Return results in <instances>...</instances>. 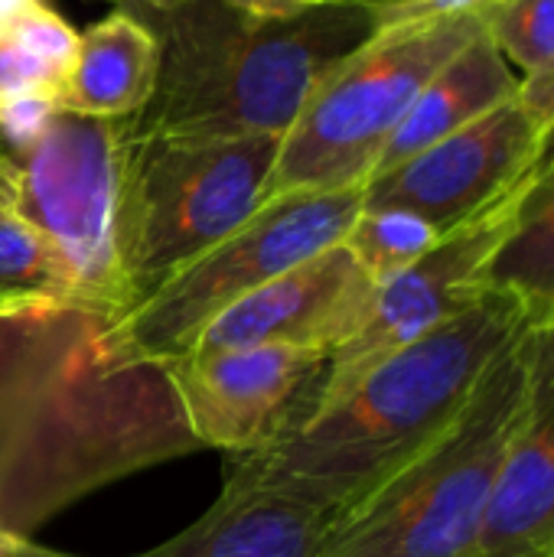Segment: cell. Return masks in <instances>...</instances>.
Masks as SVG:
<instances>
[{"instance_id": "6da1fadb", "label": "cell", "mask_w": 554, "mask_h": 557, "mask_svg": "<svg viewBox=\"0 0 554 557\" xmlns=\"http://www.w3.org/2000/svg\"><path fill=\"white\" fill-rule=\"evenodd\" d=\"M526 326L529 310L490 287L464 313L382 359L278 444L238 457L229 476L343 519L454 428Z\"/></svg>"}, {"instance_id": "7a4b0ae2", "label": "cell", "mask_w": 554, "mask_h": 557, "mask_svg": "<svg viewBox=\"0 0 554 557\" xmlns=\"http://www.w3.org/2000/svg\"><path fill=\"white\" fill-rule=\"evenodd\" d=\"M372 33L369 0H327L294 16L193 0L163 26L153 98L121 124L144 140L284 134Z\"/></svg>"}, {"instance_id": "3957f363", "label": "cell", "mask_w": 554, "mask_h": 557, "mask_svg": "<svg viewBox=\"0 0 554 557\" xmlns=\"http://www.w3.org/2000/svg\"><path fill=\"white\" fill-rule=\"evenodd\" d=\"M522 408L519 339L493 362L454 428L333 522L317 557H470L500 457Z\"/></svg>"}, {"instance_id": "277c9868", "label": "cell", "mask_w": 554, "mask_h": 557, "mask_svg": "<svg viewBox=\"0 0 554 557\" xmlns=\"http://www.w3.org/2000/svg\"><path fill=\"white\" fill-rule=\"evenodd\" d=\"M480 33H487L483 13L376 29L317 85L284 131L268 199L366 186L421 88Z\"/></svg>"}, {"instance_id": "5b68a950", "label": "cell", "mask_w": 554, "mask_h": 557, "mask_svg": "<svg viewBox=\"0 0 554 557\" xmlns=\"http://www.w3.org/2000/svg\"><path fill=\"white\" fill-rule=\"evenodd\" d=\"M121 134V264L134 307L268 202L284 134L144 140L124 124Z\"/></svg>"}, {"instance_id": "8992f818", "label": "cell", "mask_w": 554, "mask_h": 557, "mask_svg": "<svg viewBox=\"0 0 554 557\" xmlns=\"http://www.w3.org/2000/svg\"><path fill=\"white\" fill-rule=\"evenodd\" d=\"M366 186L284 193L245 225L183 264L150 297L104 326L114 366H163L186 356L202 330L242 297L340 245L362 212Z\"/></svg>"}, {"instance_id": "52a82bcc", "label": "cell", "mask_w": 554, "mask_h": 557, "mask_svg": "<svg viewBox=\"0 0 554 557\" xmlns=\"http://www.w3.org/2000/svg\"><path fill=\"white\" fill-rule=\"evenodd\" d=\"M121 117L56 111L46 134L16 157V202L62 258L75 300L118 320L131 307L121 264Z\"/></svg>"}, {"instance_id": "ba28073f", "label": "cell", "mask_w": 554, "mask_h": 557, "mask_svg": "<svg viewBox=\"0 0 554 557\" xmlns=\"http://www.w3.org/2000/svg\"><path fill=\"white\" fill-rule=\"evenodd\" d=\"M327 362L294 346L193 349L163 362V375L196 447L248 457L313 414Z\"/></svg>"}, {"instance_id": "9c48e42d", "label": "cell", "mask_w": 554, "mask_h": 557, "mask_svg": "<svg viewBox=\"0 0 554 557\" xmlns=\"http://www.w3.org/2000/svg\"><path fill=\"white\" fill-rule=\"evenodd\" d=\"M526 183L529 176L477 219L444 232L438 245L415 264L376 284L362 326L327 362L317 408L336 401L382 359L424 339L490 290L487 268L513 228Z\"/></svg>"}, {"instance_id": "30bf717a", "label": "cell", "mask_w": 554, "mask_h": 557, "mask_svg": "<svg viewBox=\"0 0 554 557\" xmlns=\"http://www.w3.org/2000/svg\"><path fill=\"white\" fill-rule=\"evenodd\" d=\"M542 131L519 98L366 183V209H405L451 232L506 199L539 163Z\"/></svg>"}, {"instance_id": "8fae6325", "label": "cell", "mask_w": 554, "mask_h": 557, "mask_svg": "<svg viewBox=\"0 0 554 557\" xmlns=\"http://www.w3.org/2000/svg\"><path fill=\"white\" fill-rule=\"evenodd\" d=\"M522 408L470 557H554V320L519 336Z\"/></svg>"}, {"instance_id": "7c38bea8", "label": "cell", "mask_w": 554, "mask_h": 557, "mask_svg": "<svg viewBox=\"0 0 554 557\" xmlns=\"http://www.w3.org/2000/svg\"><path fill=\"white\" fill-rule=\"evenodd\" d=\"M372 294V277L340 242L232 304L193 349L294 346L333 356L362 326Z\"/></svg>"}, {"instance_id": "4fadbf2b", "label": "cell", "mask_w": 554, "mask_h": 557, "mask_svg": "<svg viewBox=\"0 0 554 557\" xmlns=\"http://www.w3.org/2000/svg\"><path fill=\"white\" fill-rule=\"evenodd\" d=\"M333 522L287 493L229 476L193 525L137 557H317Z\"/></svg>"}, {"instance_id": "5bb4252c", "label": "cell", "mask_w": 554, "mask_h": 557, "mask_svg": "<svg viewBox=\"0 0 554 557\" xmlns=\"http://www.w3.org/2000/svg\"><path fill=\"white\" fill-rule=\"evenodd\" d=\"M157 75L160 36L144 20L118 10L78 36L75 59L56 88V104L88 117H127L153 98Z\"/></svg>"}, {"instance_id": "9a60e30c", "label": "cell", "mask_w": 554, "mask_h": 557, "mask_svg": "<svg viewBox=\"0 0 554 557\" xmlns=\"http://www.w3.org/2000/svg\"><path fill=\"white\" fill-rule=\"evenodd\" d=\"M519 85L522 78L513 75V65L500 55L490 36L480 33L421 88L402 124L382 147L372 176L411 160L415 153L428 150L447 134L473 124L487 111L513 101L519 95Z\"/></svg>"}, {"instance_id": "2e32d148", "label": "cell", "mask_w": 554, "mask_h": 557, "mask_svg": "<svg viewBox=\"0 0 554 557\" xmlns=\"http://www.w3.org/2000/svg\"><path fill=\"white\" fill-rule=\"evenodd\" d=\"M487 287L513 294L529 323L554 320V163L529 173L513 228L487 268Z\"/></svg>"}, {"instance_id": "e0dca14e", "label": "cell", "mask_w": 554, "mask_h": 557, "mask_svg": "<svg viewBox=\"0 0 554 557\" xmlns=\"http://www.w3.org/2000/svg\"><path fill=\"white\" fill-rule=\"evenodd\" d=\"M0 307H78L62 258L13 209L0 212Z\"/></svg>"}, {"instance_id": "ac0fdd59", "label": "cell", "mask_w": 554, "mask_h": 557, "mask_svg": "<svg viewBox=\"0 0 554 557\" xmlns=\"http://www.w3.org/2000/svg\"><path fill=\"white\" fill-rule=\"evenodd\" d=\"M441 235L444 232H438L431 222H424L415 212L362 206L343 245L359 261V268L372 277V284H382L398 271H405L408 264H415L421 255H428Z\"/></svg>"}, {"instance_id": "d6986e66", "label": "cell", "mask_w": 554, "mask_h": 557, "mask_svg": "<svg viewBox=\"0 0 554 557\" xmlns=\"http://www.w3.org/2000/svg\"><path fill=\"white\" fill-rule=\"evenodd\" d=\"M483 26L500 55L529 78L554 62V0H496Z\"/></svg>"}, {"instance_id": "ffe728a7", "label": "cell", "mask_w": 554, "mask_h": 557, "mask_svg": "<svg viewBox=\"0 0 554 557\" xmlns=\"http://www.w3.org/2000/svg\"><path fill=\"white\" fill-rule=\"evenodd\" d=\"M3 36L13 39L26 55H33L36 62H42L56 75V82H62V75L69 72V65L75 59V49H78L75 29L49 3L29 10L26 16H20Z\"/></svg>"}, {"instance_id": "44dd1931", "label": "cell", "mask_w": 554, "mask_h": 557, "mask_svg": "<svg viewBox=\"0 0 554 557\" xmlns=\"http://www.w3.org/2000/svg\"><path fill=\"white\" fill-rule=\"evenodd\" d=\"M59 104L56 95L46 88L36 91H23L10 101L0 104V137L10 147L13 157H23L49 127V121L56 117Z\"/></svg>"}, {"instance_id": "7402d4cb", "label": "cell", "mask_w": 554, "mask_h": 557, "mask_svg": "<svg viewBox=\"0 0 554 557\" xmlns=\"http://www.w3.org/2000/svg\"><path fill=\"white\" fill-rule=\"evenodd\" d=\"M376 29L438 20V16H457V13H483L496 0H369Z\"/></svg>"}, {"instance_id": "603a6c76", "label": "cell", "mask_w": 554, "mask_h": 557, "mask_svg": "<svg viewBox=\"0 0 554 557\" xmlns=\"http://www.w3.org/2000/svg\"><path fill=\"white\" fill-rule=\"evenodd\" d=\"M56 85H59L56 75L42 62L26 55L13 39L0 36V104L36 88H46L56 95Z\"/></svg>"}, {"instance_id": "cb8c5ba5", "label": "cell", "mask_w": 554, "mask_h": 557, "mask_svg": "<svg viewBox=\"0 0 554 557\" xmlns=\"http://www.w3.org/2000/svg\"><path fill=\"white\" fill-rule=\"evenodd\" d=\"M516 98H519V104L526 108V114L539 124V131L545 137V131L554 124V62L549 69L522 78Z\"/></svg>"}, {"instance_id": "d4e9b609", "label": "cell", "mask_w": 554, "mask_h": 557, "mask_svg": "<svg viewBox=\"0 0 554 557\" xmlns=\"http://www.w3.org/2000/svg\"><path fill=\"white\" fill-rule=\"evenodd\" d=\"M229 3L245 13H255V16H294V13H304L327 0H229Z\"/></svg>"}, {"instance_id": "484cf974", "label": "cell", "mask_w": 554, "mask_h": 557, "mask_svg": "<svg viewBox=\"0 0 554 557\" xmlns=\"http://www.w3.org/2000/svg\"><path fill=\"white\" fill-rule=\"evenodd\" d=\"M0 557H75V555L42 548V545H36V542H33L29 535H23V532L0 529Z\"/></svg>"}, {"instance_id": "4316f807", "label": "cell", "mask_w": 554, "mask_h": 557, "mask_svg": "<svg viewBox=\"0 0 554 557\" xmlns=\"http://www.w3.org/2000/svg\"><path fill=\"white\" fill-rule=\"evenodd\" d=\"M13 202H16V157L0 137V212L13 209Z\"/></svg>"}, {"instance_id": "83f0119b", "label": "cell", "mask_w": 554, "mask_h": 557, "mask_svg": "<svg viewBox=\"0 0 554 557\" xmlns=\"http://www.w3.org/2000/svg\"><path fill=\"white\" fill-rule=\"evenodd\" d=\"M46 0H0V36L20 20V16H26L29 10H36V7H42Z\"/></svg>"}, {"instance_id": "f1b7e54d", "label": "cell", "mask_w": 554, "mask_h": 557, "mask_svg": "<svg viewBox=\"0 0 554 557\" xmlns=\"http://www.w3.org/2000/svg\"><path fill=\"white\" fill-rule=\"evenodd\" d=\"M554 163V124L545 131V137H542V150H539V163H535V170H545V166H552Z\"/></svg>"}, {"instance_id": "f546056e", "label": "cell", "mask_w": 554, "mask_h": 557, "mask_svg": "<svg viewBox=\"0 0 554 557\" xmlns=\"http://www.w3.org/2000/svg\"><path fill=\"white\" fill-rule=\"evenodd\" d=\"M140 3H147L153 10H163V13H173V10H180V7H186L193 0H140Z\"/></svg>"}, {"instance_id": "4dcf8cb0", "label": "cell", "mask_w": 554, "mask_h": 557, "mask_svg": "<svg viewBox=\"0 0 554 557\" xmlns=\"http://www.w3.org/2000/svg\"><path fill=\"white\" fill-rule=\"evenodd\" d=\"M0 313H3V307H0Z\"/></svg>"}]
</instances>
